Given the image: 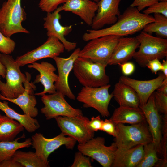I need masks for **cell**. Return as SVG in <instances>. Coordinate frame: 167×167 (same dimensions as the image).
<instances>
[{"mask_svg":"<svg viewBox=\"0 0 167 167\" xmlns=\"http://www.w3.org/2000/svg\"><path fill=\"white\" fill-rule=\"evenodd\" d=\"M15 46L16 43L13 40L5 36L0 31V52L10 54L14 51Z\"/></svg>","mask_w":167,"mask_h":167,"instance_id":"33","label":"cell"},{"mask_svg":"<svg viewBox=\"0 0 167 167\" xmlns=\"http://www.w3.org/2000/svg\"><path fill=\"white\" fill-rule=\"evenodd\" d=\"M24 134L12 141H0V161L1 162L12 157L15 152L19 149L28 148L32 145V139L28 138L24 142H19L18 141L24 138Z\"/></svg>","mask_w":167,"mask_h":167,"instance_id":"28","label":"cell"},{"mask_svg":"<svg viewBox=\"0 0 167 167\" xmlns=\"http://www.w3.org/2000/svg\"><path fill=\"white\" fill-rule=\"evenodd\" d=\"M1 115V114H0V115Z\"/></svg>","mask_w":167,"mask_h":167,"instance_id":"49","label":"cell"},{"mask_svg":"<svg viewBox=\"0 0 167 167\" xmlns=\"http://www.w3.org/2000/svg\"><path fill=\"white\" fill-rule=\"evenodd\" d=\"M146 67L150 69L152 73L156 74L158 71H161L162 63L160 60L156 58L149 61L146 65Z\"/></svg>","mask_w":167,"mask_h":167,"instance_id":"41","label":"cell"},{"mask_svg":"<svg viewBox=\"0 0 167 167\" xmlns=\"http://www.w3.org/2000/svg\"><path fill=\"white\" fill-rule=\"evenodd\" d=\"M8 103L5 101H0V110L3 112L6 115L15 120L22 125L28 132L32 133L38 129L40 127L38 120L26 114H21L11 108Z\"/></svg>","mask_w":167,"mask_h":167,"instance_id":"26","label":"cell"},{"mask_svg":"<svg viewBox=\"0 0 167 167\" xmlns=\"http://www.w3.org/2000/svg\"><path fill=\"white\" fill-rule=\"evenodd\" d=\"M106 67L86 58L78 57L74 62L73 73L83 87H99L109 84Z\"/></svg>","mask_w":167,"mask_h":167,"instance_id":"2","label":"cell"},{"mask_svg":"<svg viewBox=\"0 0 167 167\" xmlns=\"http://www.w3.org/2000/svg\"><path fill=\"white\" fill-rule=\"evenodd\" d=\"M28 67L35 69L39 72L33 83L35 84L41 83L44 87L42 92L35 93V95L42 96L47 93L52 94L56 92L54 84L58 79V75L54 73L56 68L51 63L44 61L41 63L35 62Z\"/></svg>","mask_w":167,"mask_h":167,"instance_id":"20","label":"cell"},{"mask_svg":"<svg viewBox=\"0 0 167 167\" xmlns=\"http://www.w3.org/2000/svg\"><path fill=\"white\" fill-rule=\"evenodd\" d=\"M158 1V0H134L130 6L136 7L140 11Z\"/></svg>","mask_w":167,"mask_h":167,"instance_id":"38","label":"cell"},{"mask_svg":"<svg viewBox=\"0 0 167 167\" xmlns=\"http://www.w3.org/2000/svg\"><path fill=\"white\" fill-rule=\"evenodd\" d=\"M162 69L161 71L164 75L167 77V60H163L162 63Z\"/></svg>","mask_w":167,"mask_h":167,"instance_id":"45","label":"cell"},{"mask_svg":"<svg viewBox=\"0 0 167 167\" xmlns=\"http://www.w3.org/2000/svg\"><path fill=\"white\" fill-rule=\"evenodd\" d=\"M120 106L137 108L140 105L139 96L130 86L119 81L115 85L112 93Z\"/></svg>","mask_w":167,"mask_h":167,"instance_id":"24","label":"cell"},{"mask_svg":"<svg viewBox=\"0 0 167 167\" xmlns=\"http://www.w3.org/2000/svg\"><path fill=\"white\" fill-rule=\"evenodd\" d=\"M61 93L56 92L54 93L42 96L41 100L44 106L41 109L47 120L62 116L74 117L83 115L82 111L72 107L65 99Z\"/></svg>","mask_w":167,"mask_h":167,"instance_id":"12","label":"cell"},{"mask_svg":"<svg viewBox=\"0 0 167 167\" xmlns=\"http://www.w3.org/2000/svg\"><path fill=\"white\" fill-rule=\"evenodd\" d=\"M24 129L18 121L6 116L0 115V141L14 140Z\"/></svg>","mask_w":167,"mask_h":167,"instance_id":"27","label":"cell"},{"mask_svg":"<svg viewBox=\"0 0 167 167\" xmlns=\"http://www.w3.org/2000/svg\"><path fill=\"white\" fill-rule=\"evenodd\" d=\"M109 84L99 87H83L76 98L83 104L84 108L92 107L97 110L103 117L110 115L108 106L113 97V93L110 94Z\"/></svg>","mask_w":167,"mask_h":167,"instance_id":"8","label":"cell"},{"mask_svg":"<svg viewBox=\"0 0 167 167\" xmlns=\"http://www.w3.org/2000/svg\"><path fill=\"white\" fill-rule=\"evenodd\" d=\"M1 167H23L19 162L12 157L1 162Z\"/></svg>","mask_w":167,"mask_h":167,"instance_id":"42","label":"cell"},{"mask_svg":"<svg viewBox=\"0 0 167 167\" xmlns=\"http://www.w3.org/2000/svg\"><path fill=\"white\" fill-rule=\"evenodd\" d=\"M167 77L163 73L156 78L149 80H140L122 75L119 81L132 88L137 94L140 101V105H145L151 95L161 85L163 80Z\"/></svg>","mask_w":167,"mask_h":167,"instance_id":"19","label":"cell"},{"mask_svg":"<svg viewBox=\"0 0 167 167\" xmlns=\"http://www.w3.org/2000/svg\"><path fill=\"white\" fill-rule=\"evenodd\" d=\"M98 9L97 3L90 0H67L62 6V11H70L79 16L91 26Z\"/></svg>","mask_w":167,"mask_h":167,"instance_id":"22","label":"cell"},{"mask_svg":"<svg viewBox=\"0 0 167 167\" xmlns=\"http://www.w3.org/2000/svg\"><path fill=\"white\" fill-rule=\"evenodd\" d=\"M12 158L24 167H47L49 165L44 162L35 152L17 150Z\"/></svg>","mask_w":167,"mask_h":167,"instance_id":"30","label":"cell"},{"mask_svg":"<svg viewBox=\"0 0 167 167\" xmlns=\"http://www.w3.org/2000/svg\"><path fill=\"white\" fill-rule=\"evenodd\" d=\"M122 73L124 76H128L134 72L135 67L134 64L131 62H127L118 64Z\"/></svg>","mask_w":167,"mask_h":167,"instance_id":"40","label":"cell"},{"mask_svg":"<svg viewBox=\"0 0 167 167\" xmlns=\"http://www.w3.org/2000/svg\"><path fill=\"white\" fill-rule=\"evenodd\" d=\"M0 61L6 71V83L0 79V94L6 98H16L24 91L23 84L26 80V75L22 73L20 67L12 56L2 53Z\"/></svg>","mask_w":167,"mask_h":167,"instance_id":"5","label":"cell"},{"mask_svg":"<svg viewBox=\"0 0 167 167\" xmlns=\"http://www.w3.org/2000/svg\"><path fill=\"white\" fill-rule=\"evenodd\" d=\"M154 20L153 16L141 13L136 7L130 6L118 16L115 23L105 28L88 30L83 35L82 39L88 41L106 35L122 37L132 35L143 30L146 24Z\"/></svg>","mask_w":167,"mask_h":167,"instance_id":"1","label":"cell"},{"mask_svg":"<svg viewBox=\"0 0 167 167\" xmlns=\"http://www.w3.org/2000/svg\"><path fill=\"white\" fill-rule=\"evenodd\" d=\"M62 6L58 7L54 11L48 13L44 18V28L47 32L48 37L53 36L57 38L63 44L65 49L68 52L74 49L77 43L67 40L65 36L67 35L72 31V25L63 26L60 23L61 18L60 12L62 11Z\"/></svg>","mask_w":167,"mask_h":167,"instance_id":"14","label":"cell"},{"mask_svg":"<svg viewBox=\"0 0 167 167\" xmlns=\"http://www.w3.org/2000/svg\"><path fill=\"white\" fill-rule=\"evenodd\" d=\"M143 13L147 15L152 13L160 14L167 17V2L158 1L148 7Z\"/></svg>","mask_w":167,"mask_h":167,"instance_id":"34","label":"cell"},{"mask_svg":"<svg viewBox=\"0 0 167 167\" xmlns=\"http://www.w3.org/2000/svg\"><path fill=\"white\" fill-rule=\"evenodd\" d=\"M80 50L79 48L75 49L66 58L58 56L53 58L56 63L58 72V79L54 84L56 91L73 100H75L76 97L70 89L68 79L69 74L73 69L74 62L79 57Z\"/></svg>","mask_w":167,"mask_h":167,"instance_id":"15","label":"cell"},{"mask_svg":"<svg viewBox=\"0 0 167 167\" xmlns=\"http://www.w3.org/2000/svg\"><path fill=\"white\" fill-rule=\"evenodd\" d=\"M105 143L104 138L93 137L84 143L79 144L77 149L85 156L96 161L103 167H110L117 148L114 142L109 146Z\"/></svg>","mask_w":167,"mask_h":167,"instance_id":"10","label":"cell"},{"mask_svg":"<svg viewBox=\"0 0 167 167\" xmlns=\"http://www.w3.org/2000/svg\"><path fill=\"white\" fill-rule=\"evenodd\" d=\"M110 119L116 124H134L146 121L144 114L139 107L133 108L120 106L115 109Z\"/></svg>","mask_w":167,"mask_h":167,"instance_id":"25","label":"cell"},{"mask_svg":"<svg viewBox=\"0 0 167 167\" xmlns=\"http://www.w3.org/2000/svg\"><path fill=\"white\" fill-rule=\"evenodd\" d=\"M143 154V144L124 150L117 149L111 167H137L141 161Z\"/></svg>","mask_w":167,"mask_h":167,"instance_id":"23","label":"cell"},{"mask_svg":"<svg viewBox=\"0 0 167 167\" xmlns=\"http://www.w3.org/2000/svg\"><path fill=\"white\" fill-rule=\"evenodd\" d=\"M121 0H100L97 3V13L91 25L92 29H101L106 25L113 24L120 15L119 5Z\"/></svg>","mask_w":167,"mask_h":167,"instance_id":"18","label":"cell"},{"mask_svg":"<svg viewBox=\"0 0 167 167\" xmlns=\"http://www.w3.org/2000/svg\"><path fill=\"white\" fill-rule=\"evenodd\" d=\"M62 133L52 138H47L40 133H36L31 137L32 145L37 155L49 165V155L62 145L69 149H73L77 141L74 139L66 137Z\"/></svg>","mask_w":167,"mask_h":167,"instance_id":"11","label":"cell"},{"mask_svg":"<svg viewBox=\"0 0 167 167\" xmlns=\"http://www.w3.org/2000/svg\"><path fill=\"white\" fill-rule=\"evenodd\" d=\"M103 120H101L99 115L95 117L93 116L89 120L87 126L89 129L95 132L101 131Z\"/></svg>","mask_w":167,"mask_h":167,"instance_id":"39","label":"cell"},{"mask_svg":"<svg viewBox=\"0 0 167 167\" xmlns=\"http://www.w3.org/2000/svg\"><path fill=\"white\" fill-rule=\"evenodd\" d=\"M153 94L156 106L160 114L167 115V95L154 91Z\"/></svg>","mask_w":167,"mask_h":167,"instance_id":"32","label":"cell"},{"mask_svg":"<svg viewBox=\"0 0 167 167\" xmlns=\"http://www.w3.org/2000/svg\"><path fill=\"white\" fill-rule=\"evenodd\" d=\"M65 49L63 44L57 38L49 36L42 45L17 57L15 61L20 67L23 66L41 59L58 56Z\"/></svg>","mask_w":167,"mask_h":167,"instance_id":"13","label":"cell"},{"mask_svg":"<svg viewBox=\"0 0 167 167\" xmlns=\"http://www.w3.org/2000/svg\"><path fill=\"white\" fill-rule=\"evenodd\" d=\"M116 126L114 143L118 150H126L139 144L144 145L152 142V136L146 121L130 126L116 124Z\"/></svg>","mask_w":167,"mask_h":167,"instance_id":"3","label":"cell"},{"mask_svg":"<svg viewBox=\"0 0 167 167\" xmlns=\"http://www.w3.org/2000/svg\"><path fill=\"white\" fill-rule=\"evenodd\" d=\"M1 53H0V57ZM6 73V69L2 63L0 61V77H2L3 78H5Z\"/></svg>","mask_w":167,"mask_h":167,"instance_id":"44","label":"cell"},{"mask_svg":"<svg viewBox=\"0 0 167 167\" xmlns=\"http://www.w3.org/2000/svg\"><path fill=\"white\" fill-rule=\"evenodd\" d=\"M159 1L166 2H167V0H158Z\"/></svg>","mask_w":167,"mask_h":167,"instance_id":"46","label":"cell"},{"mask_svg":"<svg viewBox=\"0 0 167 167\" xmlns=\"http://www.w3.org/2000/svg\"><path fill=\"white\" fill-rule=\"evenodd\" d=\"M26 13L21 5V0H7L0 9V31L11 37L19 33H29L22 23L26 19Z\"/></svg>","mask_w":167,"mask_h":167,"instance_id":"4","label":"cell"},{"mask_svg":"<svg viewBox=\"0 0 167 167\" xmlns=\"http://www.w3.org/2000/svg\"><path fill=\"white\" fill-rule=\"evenodd\" d=\"M1 161H0V167H1Z\"/></svg>","mask_w":167,"mask_h":167,"instance_id":"48","label":"cell"},{"mask_svg":"<svg viewBox=\"0 0 167 167\" xmlns=\"http://www.w3.org/2000/svg\"><path fill=\"white\" fill-rule=\"evenodd\" d=\"M81 152H76L75 155L73 163L71 167H91L90 157H87Z\"/></svg>","mask_w":167,"mask_h":167,"instance_id":"36","label":"cell"},{"mask_svg":"<svg viewBox=\"0 0 167 167\" xmlns=\"http://www.w3.org/2000/svg\"><path fill=\"white\" fill-rule=\"evenodd\" d=\"M94 1L97 3L100 0H93Z\"/></svg>","mask_w":167,"mask_h":167,"instance_id":"47","label":"cell"},{"mask_svg":"<svg viewBox=\"0 0 167 167\" xmlns=\"http://www.w3.org/2000/svg\"><path fill=\"white\" fill-rule=\"evenodd\" d=\"M156 91L167 95V78H165L163 80L161 85L156 89Z\"/></svg>","mask_w":167,"mask_h":167,"instance_id":"43","label":"cell"},{"mask_svg":"<svg viewBox=\"0 0 167 167\" xmlns=\"http://www.w3.org/2000/svg\"><path fill=\"white\" fill-rule=\"evenodd\" d=\"M142 110L152 137V142L158 153L161 154V143L162 137V116L159 112L155 104L153 93L146 104L139 106Z\"/></svg>","mask_w":167,"mask_h":167,"instance_id":"16","label":"cell"},{"mask_svg":"<svg viewBox=\"0 0 167 167\" xmlns=\"http://www.w3.org/2000/svg\"><path fill=\"white\" fill-rule=\"evenodd\" d=\"M136 37L140 44L133 58L141 67H146L150 60L167 57V39L154 36L143 31Z\"/></svg>","mask_w":167,"mask_h":167,"instance_id":"6","label":"cell"},{"mask_svg":"<svg viewBox=\"0 0 167 167\" xmlns=\"http://www.w3.org/2000/svg\"><path fill=\"white\" fill-rule=\"evenodd\" d=\"M154 14V21L146 24L143 31L150 35L155 33L159 37L167 39V17L157 13Z\"/></svg>","mask_w":167,"mask_h":167,"instance_id":"29","label":"cell"},{"mask_svg":"<svg viewBox=\"0 0 167 167\" xmlns=\"http://www.w3.org/2000/svg\"><path fill=\"white\" fill-rule=\"evenodd\" d=\"M26 80L23 84L24 92L16 98H6L0 94V99L7 101L18 105L22 109L24 114L34 118L37 116L38 110L36 107L37 100L35 96L34 91L36 87L32 82H30L31 76L28 72H25Z\"/></svg>","mask_w":167,"mask_h":167,"instance_id":"17","label":"cell"},{"mask_svg":"<svg viewBox=\"0 0 167 167\" xmlns=\"http://www.w3.org/2000/svg\"><path fill=\"white\" fill-rule=\"evenodd\" d=\"M101 131L115 137L116 134V124L110 118L103 120Z\"/></svg>","mask_w":167,"mask_h":167,"instance_id":"37","label":"cell"},{"mask_svg":"<svg viewBox=\"0 0 167 167\" xmlns=\"http://www.w3.org/2000/svg\"><path fill=\"white\" fill-rule=\"evenodd\" d=\"M67 0H41L39 7L43 11L48 13L54 11L61 3H64Z\"/></svg>","mask_w":167,"mask_h":167,"instance_id":"35","label":"cell"},{"mask_svg":"<svg viewBox=\"0 0 167 167\" xmlns=\"http://www.w3.org/2000/svg\"><path fill=\"white\" fill-rule=\"evenodd\" d=\"M120 37L106 35L92 39L80 49L79 57L88 58L106 67Z\"/></svg>","mask_w":167,"mask_h":167,"instance_id":"7","label":"cell"},{"mask_svg":"<svg viewBox=\"0 0 167 167\" xmlns=\"http://www.w3.org/2000/svg\"><path fill=\"white\" fill-rule=\"evenodd\" d=\"M139 42L135 37H121L108 62V65H116L128 61L133 58Z\"/></svg>","mask_w":167,"mask_h":167,"instance_id":"21","label":"cell"},{"mask_svg":"<svg viewBox=\"0 0 167 167\" xmlns=\"http://www.w3.org/2000/svg\"><path fill=\"white\" fill-rule=\"evenodd\" d=\"M144 154L143 158L137 167H152L155 166L160 159L157 152L152 142L143 145Z\"/></svg>","mask_w":167,"mask_h":167,"instance_id":"31","label":"cell"},{"mask_svg":"<svg viewBox=\"0 0 167 167\" xmlns=\"http://www.w3.org/2000/svg\"><path fill=\"white\" fill-rule=\"evenodd\" d=\"M54 118L61 133L65 136L74 139L79 144L84 143L94 137L95 132L89 129L87 126L89 119L83 115L59 116Z\"/></svg>","mask_w":167,"mask_h":167,"instance_id":"9","label":"cell"}]
</instances>
